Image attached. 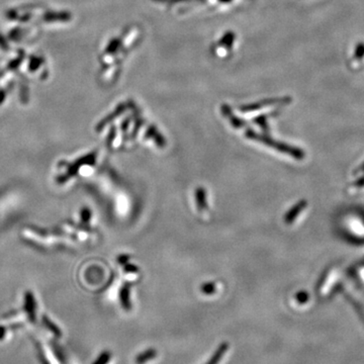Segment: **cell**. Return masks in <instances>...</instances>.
<instances>
[{
	"label": "cell",
	"instance_id": "cell-1",
	"mask_svg": "<svg viewBox=\"0 0 364 364\" xmlns=\"http://www.w3.org/2000/svg\"><path fill=\"white\" fill-rule=\"evenodd\" d=\"M91 218L90 209L83 208L79 211L77 220L66 219L50 226L24 225L19 230V237L25 244L40 251L72 250L92 232Z\"/></svg>",
	"mask_w": 364,
	"mask_h": 364
},
{
	"label": "cell",
	"instance_id": "cell-2",
	"mask_svg": "<svg viewBox=\"0 0 364 364\" xmlns=\"http://www.w3.org/2000/svg\"><path fill=\"white\" fill-rule=\"evenodd\" d=\"M17 196L13 195L8 191L0 192V226L11 214L13 208L17 207Z\"/></svg>",
	"mask_w": 364,
	"mask_h": 364
},
{
	"label": "cell",
	"instance_id": "cell-5",
	"mask_svg": "<svg viewBox=\"0 0 364 364\" xmlns=\"http://www.w3.org/2000/svg\"><path fill=\"white\" fill-rule=\"evenodd\" d=\"M229 350V344L228 343H222L218 349L215 350V352L212 354L211 359L206 364H219L221 360L223 359L225 353Z\"/></svg>",
	"mask_w": 364,
	"mask_h": 364
},
{
	"label": "cell",
	"instance_id": "cell-7",
	"mask_svg": "<svg viewBox=\"0 0 364 364\" xmlns=\"http://www.w3.org/2000/svg\"><path fill=\"white\" fill-rule=\"evenodd\" d=\"M148 136H152V137H154L153 139L155 140V142H156V144L158 145V147H160V148L165 147V141H164L163 137H161L160 134L155 131V129H154V130H153V129H150L149 134H148Z\"/></svg>",
	"mask_w": 364,
	"mask_h": 364
},
{
	"label": "cell",
	"instance_id": "cell-10",
	"mask_svg": "<svg viewBox=\"0 0 364 364\" xmlns=\"http://www.w3.org/2000/svg\"><path fill=\"white\" fill-rule=\"evenodd\" d=\"M139 269L137 267H134V265H127L125 267V271L126 272H137Z\"/></svg>",
	"mask_w": 364,
	"mask_h": 364
},
{
	"label": "cell",
	"instance_id": "cell-3",
	"mask_svg": "<svg viewBox=\"0 0 364 364\" xmlns=\"http://www.w3.org/2000/svg\"><path fill=\"white\" fill-rule=\"evenodd\" d=\"M130 290H131V285L129 282H126V285L120 288L119 290V299L120 304L124 307L126 311H130L131 309V300H130Z\"/></svg>",
	"mask_w": 364,
	"mask_h": 364
},
{
	"label": "cell",
	"instance_id": "cell-6",
	"mask_svg": "<svg viewBox=\"0 0 364 364\" xmlns=\"http://www.w3.org/2000/svg\"><path fill=\"white\" fill-rule=\"evenodd\" d=\"M156 355H157L156 350H154V349H148V350H146V351H144L143 353H141V354H139L137 356L136 362L138 364H144V363L148 362V361L151 360V359H154L156 357Z\"/></svg>",
	"mask_w": 364,
	"mask_h": 364
},
{
	"label": "cell",
	"instance_id": "cell-4",
	"mask_svg": "<svg viewBox=\"0 0 364 364\" xmlns=\"http://www.w3.org/2000/svg\"><path fill=\"white\" fill-rule=\"evenodd\" d=\"M196 206L199 211H205L208 208L207 204V192L204 187H198L195 192Z\"/></svg>",
	"mask_w": 364,
	"mask_h": 364
},
{
	"label": "cell",
	"instance_id": "cell-9",
	"mask_svg": "<svg viewBox=\"0 0 364 364\" xmlns=\"http://www.w3.org/2000/svg\"><path fill=\"white\" fill-rule=\"evenodd\" d=\"M109 360H110V354L109 353H103L99 357V359L94 364H106L107 362H109Z\"/></svg>",
	"mask_w": 364,
	"mask_h": 364
},
{
	"label": "cell",
	"instance_id": "cell-8",
	"mask_svg": "<svg viewBox=\"0 0 364 364\" xmlns=\"http://www.w3.org/2000/svg\"><path fill=\"white\" fill-rule=\"evenodd\" d=\"M201 291L206 294H211L215 291V285L213 282H207L205 285H202L200 287Z\"/></svg>",
	"mask_w": 364,
	"mask_h": 364
}]
</instances>
